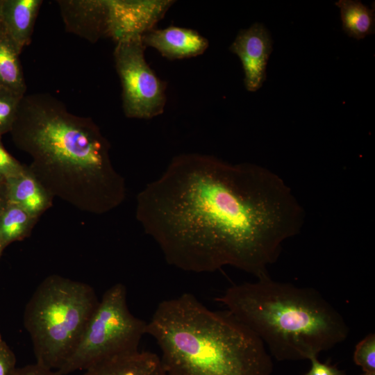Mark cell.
I'll use <instances>...</instances> for the list:
<instances>
[{
  "mask_svg": "<svg viewBox=\"0 0 375 375\" xmlns=\"http://www.w3.org/2000/svg\"><path fill=\"white\" fill-rule=\"evenodd\" d=\"M8 201L39 217L53 205L54 197L25 165L23 171L6 182Z\"/></svg>",
  "mask_w": 375,
  "mask_h": 375,
  "instance_id": "4fadbf2b",
  "label": "cell"
},
{
  "mask_svg": "<svg viewBox=\"0 0 375 375\" xmlns=\"http://www.w3.org/2000/svg\"><path fill=\"white\" fill-rule=\"evenodd\" d=\"M135 217L165 261L189 272L231 266L258 278L303 224V208L278 174L215 156H176L136 198Z\"/></svg>",
  "mask_w": 375,
  "mask_h": 375,
  "instance_id": "6da1fadb",
  "label": "cell"
},
{
  "mask_svg": "<svg viewBox=\"0 0 375 375\" xmlns=\"http://www.w3.org/2000/svg\"><path fill=\"white\" fill-rule=\"evenodd\" d=\"M271 35L262 24L256 22L240 30L229 47L236 54L244 73V84L249 92L259 90L266 80V68L273 51Z\"/></svg>",
  "mask_w": 375,
  "mask_h": 375,
  "instance_id": "9c48e42d",
  "label": "cell"
},
{
  "mask_svg": "<svg viewBox=\"0 0 375 375\" xmlns=\"http://www.w3.org/2000/svg\"><path fill=\"white\" fill-rule=\"evenodd\" d=\"M9 203L6 183L5 181H0V212Z\"/></svg>",
  "mask_w": 375,
  "mask_h": 375,
  "instance_id": "cb8c5ba5",
  "label": "cell"
},
{
  "mask_svg": "<svg viewBox=\"0 0 375 375\" xmlns=\"http://www.w3.org/2000/svg\"><path fill=\"white\" fill-rule=\"evenodd\" d=\"M4 249L0 246V258L3 253Z\"/></svg>",
  "mask_w": 375,
  "mask_h": 375,
  "instance_id": "484cf974",
  "label": "cell"
},
{
  "mask_svg": "<svg viewBox=\"0 0 375 375\" xmlns=\"http://www.w3.org/2000/svg\"><path fill=\"white\" fill-rule=\"evenodd\" d=\"M11 375H58V374L56 371L35 362L21 367H16Z\"/></svg>",
  "mask_w": 375,
  "mask_h": 375,
  "instance_id": "603a6c76",
  "label": "cell"
},
{
  "mask_svg": "<svg viewBox=\"0 0 375 375\" xmlns=\"http://www.w3.org/2000/svg\"><path fill=\"white\" fill-rule=\"evenodd\" d=\"M1 16H0V28H1Z\"/></svg>",
  "mask_w": 375,
  "mask_h": 375,
  "instance_id": "83f0119b",
  "label": "cell"
},
{
  "mask_svg": "<svg viewBox=\"0 0 375 375\" xmlns=\"http://www.w3.org/2000/svg\"><path fill=\"white\" fill-rule=\"evenodd\" d=\"M25 165L5 149L0 138V181L6 182L17 176L23 171Z\"/></svg>",
  "mask_w": 375,
  "mask_h": 375,
  "instance_id": "ffe728a7",
  "label": "cell"
},
{
  "mask_svg": "<svg viewBox=\"0 0 375 375\" xmlns=\"http://www.w3.org/2000/svg\"><path fill=\"white\" fill-rule=\"evenodd\" d=\"M3 342V340L2 339V337L0 334V344Z\"/></svg>",
  "mask_w": 375,
  "mask_h": 375,
  "instance_id": "4316f807",
  "label": "cell"
},
{
  "mask_svg": "<svg viewBox=\"0 0 375 375\" xmlns=\"http://www.w3.org/2000/svg\"><path fill=\"white\" fill-rule=\"evenodd\" d=\"M249 328L279 361L310 359L344 342V317L312 288L274 281L267 274L233 285L215 299Z\"/></svg>",
  "mask_w": 375,
  "mask_h": 375,
  "instance_id": "277c9868",
  "label": "cell"
},
{
  "mask_svg": "<svg viewBox=\"0 0 375 375\" xmlns=\"http://www.w3.org/2000/svg\"><path fill=\"white\" fill-rule=\"evenodd\" d=\"M38 219L21 207L8 203L0 212V246L21 241L30 235Z\"/></svg>",
  "mask_w": 375,
  "mask_h": 375,
  "instance_id": "e0dca14e",
  "label": "cell"
},
{
  "mask_svg": "<svg viewBox=\"0 0 375 375\" xmlns=\"http://www.w3.org/2000/svg\"><path fill=\"white\" fill-rule=\"evenodd\" d=\"M342 30L350 38L361 40L374 33V8H370L360 1L339 0Z\"/></svg>",
  "mask_w": 375,
  "mask_h": 375,
  "instance_id": "9a60e30c",
  "label": "cell"
},
{
  "mask_svg": "<svg viewBox=\"0 0 375 375\" xmlns=\"http://www.w3.org/2000/svg\"><path fill=\"white\" fill-rule=\"evenodd\" d=\"M15 368V355L3 341L0 344V375H11Z\"/></svg>",
  "mask_w": 375,
  "mask_h": 375,
  "instance_id": "44dd1931",
  "label": "cell"
},
{
  "mask_svg": "<svg viewBox=\"0 0 375 375\" xmlns=\"http://www.w3.org/2000/svg\"><path fill=\"white\" fill-rule=\"evenodd\" d=\"M147 334L160 349L166 375H272L262 340L228 311L207 308L193 294L162 301Z\"/></svg>",
  "mask_w": 375,
  "mask_h": 375,
  "instance_id": "3957f363",
  "label": "cell"
},
{
  "mask_svg": "<svg viewBox=\"0 0 375 375\" xmlns=\"http://www.w3.org/2000/svg\"><path fill=\"white\" fill-rule=\"evenodd\" d=\"M353 361L363 372L375 373V334L369 333L356 346Z\"/></svg>",
  "mask_w": 375,
  "mask_h": 375,
  "instance_id": "d6986e66",
  "label": "cell"
},
{
  "mask_svg": "<svg viewBox=\"0 0 375 375\" xmlns=\"http://www.w3.org/2000/svg\"><path fill=\"white\" fill-rule=\"evenodd\" d=\"M24 96L0 85V138L10 132Z\"/></svg>",
  "mask_w": 375,
  "mask_h": 375,
  "instance_id": "ac0fdd59",
  "label": "cell"
},
{
  "mask_svg": "<svg viewBox=\"0 0 375 375\" xmlns=\"http://www.w3.org/2000/svg\"><path fill=\"white\" fill-rule=\"evenodd\" d=\"M65 29L90 42L108 38V0L57 1Z\"/></svg>",
  "mask_w": 375,
  "mask_h": 375,
  "instance_id": "30bf717a",
  "label": "cell"
},
{
  "mask_svg": "<svg viewBox=\"0 0 375 375\" xmlns=\"http://www.w3.org/2000/svg\"><path fill=\"white\" fill-rule=\"evenodd\" d=\"M142 36L116 42L114 59L122 88V106L129 118L151 119L161 115L166 105V83L146 61Z\"/></svg>",
  "mask_w": 375,
  "mask_h": 375,
  "instance_id": "52a82bcc",
  "label": "cell"
},
{
  "mask_svg": "<svg viewBox=\"0 0 375 375\" xmlns=\"http://www.w3.org/2000/svg\"><path fill=\"white\" fill-rule=\"evenodd\" d=\"M10 133L54 198L94 215L112 211L125 200V180L112 163L108 140L91 119L69 112L54 97L25 94Z\"/></svg>",
  "mask_w": 375,
  "mask_h": 375,
  "instance_id": "7a4b0ae2",
  "label": "cell"
},
{
  "mask_svg": "<svg viewBox=\"0 0 375 375\" xmlns=\"http://www.w3.org/2000/svg\"><path fill=\"white\" fill-rule=\"evenodd\" d=\"M144 45L156 49L169 60H180L198 56L208 49V40L197 31L169 26L153 28L142 36Z\"/></svg>",
  "mask_w": 375,
  "mask_h": 375,
  "instance_id": "8fae6325",
  "label": "cell"
},
{
  "mask_svg": "<svg viewBox=\"0 0 375 375\" xmlns=\"http://www.w3.org/2000/svg\"><path fill=\"white\" fill-rule=\"evenodd\" d=\"M85 371L83 375H166L158 355L139 350L106 360Z\"/></svg>",
  "mask_w": 375,
  "mask_h": 375,
  "instance_id": "5bb4252c",
  "label": "cell"
},
{
  "mask_svg": "<svg viewBox=\"0 0 375 375\" xmlns=\"http://www.w3.org/2000/svg\"><path fill=\"white\" fill-rule=\"evenodd\" d=\"M361 375H375V373H365L363 372Z\"/></svg>",
  "mask_w": 375,
  "mask_h": 375,
  "instance_id": "d4e9b609",
  "label": "cell"
},
{
  "mask_svg": "<svg viewBox=\"0 0 375 375\" xmlns=\"http://www.w3.org/2000/svg\"><path fill=\"white\" fill-rule=\"evenodd\" d=\"M147 322L133 315L127 290L117 283L106 290L72 354L56 372L67 375L106 360L136 351Z\"/></svg>",
  "mask_w": 375,
  "mask_h": 375,
  "instance_id": "8992f818",
  "label": "cell"
},
{
  "mask_svg": "<svg viewBox=\"0 0 375 375\" xmlns=\"http://www.w3.org/2000/svg\"><path fill=\"white\" fill-rule=\"evenodd\" d=\"M311 362L310 369L304 375H346L345 372L336 366L328 362H321L317 356L309 359Z\"/></svg>",
  "mask_w": 375,
  "mask_h": 375,
  "instance_id": "7402d4cb",
  "label": "cell"
},
{
  "mask_svg": "<svg viewBox=\"0 0 375 375\" xmlns=\"http://www.w3.org/2000/svg\"><path fill=\"white\" fill-rule=\"evenodd\" d=\"M99 303L86 283L47 276L27 302L23 316L37 363L59 369L79 343Z\"/></svg>",
  "mask_w": 375,
  "mask_h": 375,
  "instance_id": "5b68a950",
  "label": "cell"
},
{
  "mask_svg": "<svg viewBox=\"0 0 375 375\" xmlns=\"http://www.w3.org/2000/svg\"><path fill=\"white\" fill-rule=\"evenodd\" d=\"M20 53L4 29L0 28V85L25 95L26 85L21 62Z\"/></svg>",
  "mask_w": 375,
  "mask_h": 375,
  "instance_id": "2e32d148",
  "label": "cell"
},
{
  "mask_svg": "<svg viewBox=\"0 0 375 375\" xmlns=\"http://www.w3.org/2000/svg\"><path fill=\"white\" fill-rule=\"evenodd\" d=\"M42 0H0L1 26L19 53L31 41Z\"/></svg>",
  "mask_w": 375,
  "mask_h": 375,
  "instance_id": "7c38bea8",
  "label": "cell"
},
{
  "mask_svg": "<svg viewBox=\"0 0 375 375\" xmlns=\"http://www.w3.org/2000/svg\"><path fill=\"white\" fill-rule=\"evenodd\" d=\"M174 2L172 0H108V38L117 42L142 36L155 28Z\"/></svg>",
  "mask_w": 375,
  "mask_h": 375,
  "instance_id": "ba28073f",
  "label": "cell"
}]
</instances>
